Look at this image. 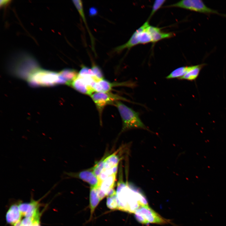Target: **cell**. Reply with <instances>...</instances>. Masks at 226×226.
Masks as SVG:
<instances>
[{"label": "cell", "mask_w": 226, "mask_h": 226, "mask_svg": "<svg viewBox=\"0 0 226 226\" xmlns=\"http://www.w3.org/2000/svg\"><path fill=\"white\" fill-rule=\"evenodd\" d=\"M39 207L38 202L34 200L30 203H21L19 205L22 216L30 218L34 221H40V213Z\"/></svg>", "instance_id": "cell-7"}, {"label": "cell", "mask_w": 226, "mask_h": 226, "mask_svg": "<svg viewBox=\"0 0 226 226\" xmlns=\"http://www.w3.org/2000/svg\"><path fill=\"white\" fill-rule=\"evenodd\" d=\"M95 76L99 80L103 79L104 75L100 68L97 65L93 64L91 68Z\"/></svg>", "instance_id": "cell-24"}, {"label": "cell", "mask_w": 226, "mask_h": 226, "mask_svg": "<svg viewBox=\"0 0 226 226\" xmlns=\"http://www.w3.org/2000/svg\"><path fill=\"white\" fill-rule=\"evenodd\" d=\"M168 7H178L206 14H215L226 17V15L208 7L200 0H183Z\"/></svg>", "instance_id": "cell-5"}, {"label": "cell", "mask_w": 226, "mask_h": 226, "mask_svg": "<svg viewBox=\"0 0 226 226\" xmlns=\"http://www.w3.org/2000/svg\"><path fill=\"white\" fill-rule=\"evenodd\" d=\"M196 66V65L178 67L173 71L169 75L166 77V78L167 79L175 78L179 79L194 68Z\"/></svg>", "instance_id": "cell-16"}, {"label": "cell", "mask_w": 226, "mask_h": 226, "mask_svg": "<svg viewBox=\"0 0 226 226\" xmlns=\"http://www.w3.org/2000/svg\"><path fill=\"white\" fill-rule=\"evenodd\" d=\"M116 85L133 87L135 86V83L131 82L113 83L103 79L96 82L94 85L93 89L94 91L96 92H108L111 90L113 87Z\"/></svg>", "instance_id": "cell-10"}, {"label": "cell", "mask_w": 226, "mask_h": 226, "mask_svg": "<svg viewBox=\"0 0 226 226\" xmlns=\"http://www.w3.org/2000/svg\"><path fill=\"white\" fill-rule=\"evenodd\" d=\"M119 178L116 191L117 210L134 213L140 207L148 205L147 200L138 188Z\"/></svg>", "instance_id": "cell-1"}, {"label": "cell", "mask_w": 226, "mask_h": 226, "mask_svg": "<svg viewBox=\"0 0 226 226\" xmlns=\"http://www.w3.org/2000/svg\"><path fill=\"white\" fill-rule=\"evenodd\" d=\"M73 3L74 4V6H75L77 9V10L79 13V14L80 16L81 17V18L83 19V21L84 23L86 25V28L88 30V31L89 32V35L90 36V38L91 39V42L92 43V47H93V49L94 50V47L93 46V45H94V39L92 37V35L91 33L90 32L89 28L87 26V23L86 21L85 20V15L84 12V10H83V3L82 1L80 0H75L73 1Z\"/></svg>", "instance_id": "cell-19"}, {"label": "cell", "mask_w": 226, "mask_h": 226, "mask_svg": "<svg viewBox=\"0 0 226 226\" xmlns=\"http://www.w3.org/2000/svg\"><path fill=\"white\" fill-rule=\"evenodd\" d=\"M71 86L76 90L84 94L91 95L94 92L90 79L87 77L78 75Z\"/></svg>", "instance_id": "cell-9"}, {"label": "cell", "mask_w": 226, "mask_h": 226, "mask_svg": "<svg viewBox=\"0 0 226 226\" xmlns=\"http://www.w3.org/2000/svg\"><path fill=\"white\" fill-rule=\"evenodd\" d=\"M116 193L107 196L106 205L111 210H117Z\"/></svg>", "instance_id": "cell-21"}, {"label": "cell", "mask_w": 226, "mask_h": 226, "mask_svg": "<svg viewBox=\"0 0 226 226\" xmlns=\"http://www.w3.org/2000/svg\"><path fill=\"white\" fill-rule=\"evenodd\" d=\"M29 84L34 87L53 86L65 84L59 72L46 70L39 67L35 69L26 80Z\"/></svg>", "instance_id": "cell-2"}, {"label": "cell", "mask_w": 226, "mask_h": 226, "mask_svg": "<svg viewBox=\"0 0 226 226\" xmlns=\"http://www.w3.org/2000/svg\"><path fill=\"white\" fill-rule=\"evenodd\" d=\"M136 219L141 223L164 224L169 223L168 220L162 217L148 205L142 206L134 213Z\"/></svg>", "instance_id": "cell-4"}, {"label": "cell", "mask_w": 226, "mask_h": 226, "mask_svg": "<svg viewBox=\"0 0 226 226\" xmlns=\"http://www.w3.org/2000/svg\"><path fill=\"white\" fill-rule=\"evenodd\" d=\"M205 65V64H202L196 65L194 68L178 79L186 80L190 81L195 80L198 76L202 69Z\"/></svg>", "instance_id": "cell-17"}, {"label": "cell", "mask_w": 226, "mask_h": 226, "mask_svg": "<svg viewBox=\"0 0 226 226\" xmlns=\"http://www.w3.org/2000/svg\"><path fill=\"white\" fill-rule=\"evenodd\" d=\"M97 187L90 186L89 193V207L90 211V220L92 219L95 210L101 200L97 191Z\"/></svg>", "instance_id": "cell-14"}, {"label": "cell", "mask_w": 226, "mask_h": 226, "mask_svg": "<svg viewBox=\"0 0 226 226\" xmlns=\"http://www.w3.org/2000/svg\"><path fill=\"white\" fill-rule=\"evenodd\" d=\"M104 158L98 162L95 165L91 168L95 175L98 177L104 169Z\"/></svg>", "instance_id": "cell-22"}, {"label": "cell", "mask_w": 226, "mask_h": 226, "mask_svg": "<svg viewBox=\"0 0 226 226\" xmlns=\"http://www.w3.org/2000/svg\"><path fill=\"white\" fill-rule=\"evenodd\" d=\"M22 215L19 210V205H12L8 211L6 215L7 222L12 225L21 220Z\"/></svg>", "instance_id": "cell-12"}, {"label": "cell", "mask_w": 226, "mask_h": 226, "mask_svg": "<svg viewBox=\"0 0 226 226\" xmlns=\"http://www.w3.org/2000/svg\"><path fill=\"white\" fill-rule=\"evenodd\" d=\"M147 28L140 32L139 34V41L140 44H145L152 42L151 36L148 31Z\"/></svg>", "instance_id": "cell-20"}, {"label": "cell", "mask_w": 226, "mask_h": 226, "mask_svg": "<svg viewBox=\"0 0 226 226\" xmlns=\"http://www.w3.org/2000/svg\"><path fill=\"white\" fill-rule=\"evenodd\" d=\"M21 220L18 221V222L15 223L14 225H13V226H21Z\"/></svg>", "instance_id": "cell-25"}, {"label": "cell", "mask_w": 226, "mask_h": 226, "mask_svg": "<svg viewBox=\"0 0 226 226\" xmlns=\"http://www.w3.org/2000/svg\"><path fill=\"white\" fill-rule=\"evenodd\" d=\"M115 105L117 107L121 117L122 122L121 131L140 128L148 130L139 117V114L122 102L118 101Z\"/></svg>", "instance_id": "cell-3"}, {"label": "cell", "mask_w": 226, "mask_h": 226, "mask_svg": "<svg viewBox=\"0 0 226 226\" xmlns=\"http://www.w3.org/2000/svg\"><path fill=\"white\" fill-rule=\"evenodd\" d=\"M91 97L95 103L100 115L106 105H114L116 102L120 100L129 101L124 98L109 92H96L91 95Z\"/></svg>", "instance_id": "cell-6"}, {"label": "cell", "mask_w": 226, "mask_h": 226, "mask_svg": "<svg viewBox=\"0 0 226 226\" xmlns=\"http://www.w3.org/2000/svg\"><path fill=\"white\" fill-rule=\"evenodd\" d=\"M69 176L79 179L87 183L90 186L98 187L100 182L98 177L94 173L92 169H89L77 173H66Z\"/></svg>", "instance_id": "cell-8"}, {"label": "cell", "mask_w": 226, "mask_h": 226, "mask_svg": "<svg viewBox=\"0 0 226 226\" xmlns=\"http://www.w3.org/2000/svg\"><path fill=\"white\" fill-rule=\"evenodd\" d=\"M59 74L65 82L66 84L71 86L73 82L77 77L78 73L75 70L65 68L59 72Z\"/></svg>", "instance_id": "cell-15"}, {"label": "cell", "mask_w": 226, "mask_h": 226, "mask_svg": "<svg viewBox=\"0 0 226 226\" xmlns=\"http://www.w3.org/2000/svg\"><path fill=\"white\" fill-rule=\"evenodd\" d=\"M149 25L148 21H147L134 33L127 42L115 48L114 51L119 53L125 49H130L139 44V35L140 33L147 28Z\"/></svg>", "instance_id": "cell-11"}, {"label": "cell", "mask_w": 226, "mask_h": 226, "mask_svg": "<svg viewBox=\"0 0 226 226\" xmlns=\"http://www.w3.org/2000/svg\"><path fill=\"white\" fill-rule=\"evenodd\" d=\"M121 159V158L116 153L105 157L104 159L103 170L110 169L118 165Z\"/></svg>", "instance_id": "cell-18"}, {"label": "cell", "mask_w": 226, "mask_h": 226, "mask_svg": "<svg viewBox=\"0 0 226 226\" xmlns=\"http://www.w3.org/2000/svg\"><path fill=\"white\" fill-rule=\"evenodd\" d=\"M165 1V0H157L154 1L149 18V19L161 7Z\"/></svg>", "instance_id": "cell-23"}, {"label": "cell", "mask_w": 226, "mask_h": 226, "mask_svg": "<svg viewBox=\"0 0 226 226\" xmlns=\"http://www.w3.org/2000/svg\"><path fill=\"white\" fill-rule=\"evenodd\" d=\"M147 30L151 35L152 42L155 43L162 39L171 37L174 35L172 33H164L161 31L160 29L149 25Z\"/></svg>", "instance_id": "cell-13"}]
</instances>
